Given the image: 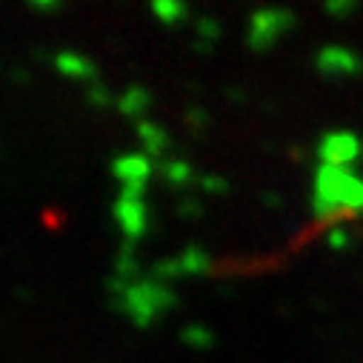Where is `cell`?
Masks as SVG:
<instances>
[{
    "mask_svg": "<svg viewBox=\"0 0 363 363\" xmlns=\"http://www.w3.org/2000/svg\"><path fill=\"white\" fill-rule=\"evenodd\" d=\"M55 69L63 74V77H72V80H86V83H98V69L92 60H86L83 55L72 52V49H63L55 55Z\"/></svg>",
    "mask_w": 363,
    "mask_h": 363,
    "instance_id": "obj_7",
    "label": "cell"
},
{
    "mask_svg": "<svg viewBox=\"0 0 363 363\" xmlns=\"http://www.w3.org/2000/svg\"><path fill=\"white\" fill-rule=\"evenodd\" d=\"M192 49H195L198 55H209V52H212V43H209V40H201V38H198V40L192 43Z\"/></svg>",
    "mask_w": 363,
    "mask_h": 363,
    "instance_id": "obj_27",
    "label": "cell"
},
{
    "mask_svg": "<svg viewBox=\"0 0 363 363\" xmlns=\"http://www.w3.org/2000/svg\"><path fill=\"white\" fill-rule=\"evenodd\" d=\"M157 174L169 184V189L180 192V189H186L192 184H198V177L192 172V166L184 160V157H163L157 160Z\"/></svg>",
    "mask_w": 363,
    "mask_h": 363,
    "instance_id": "obj_9",
    "label": "cell"
},
{
    "mask_svg": "<svg viewBox=\"0 0 363 363\" xmlns=\"http://www.w3.org/2000/svg\"><path fill=\"white\" fill-rule=\"evenodd\" d=\"M343 212L363 215V177L354 174V166L320 163L315 169L312 215L318 220H337Z\"/></svg>",
    "mask_w": 363,
    "mask_h": 363,
    "instance_id": "obj_1",
    "label": "cell"
},
{
    "mask_svg": "<svg viewBox=\"0 0 363 363\" xmlns=\"http://www.w3.org/2000/svg\"><path fill=\"white\" fill-rule=\"evenodd\" d=\"M198 189L209 192V195H226L229 192V180L220 174H201L198 177Z\"/></svg>",
    "mask_w": 363,
    "mask_h": 363,
    "instance_id": "obj_18",
    "label": "cell"
},
{
    "mask_svg": "<svg viewBox=\"0 0 363 363\" xmlns=\"http://www.w3.org/2000/svg\"><path fill=\"white\" fill-rule=\"evenodd\" d=\"M177 306V295L172 292L169 284L155 281L152 275L129 284L118 298H115V309L129 315V320L140 329H146L149 323H155L160 315L172 312Z\"/></svg>",
    "mask_w": 363,
    "mask_h": 363,
    "instance_id": "obj_2",
    "label": "cell"
},
{
    "mask_svg": "<svg viewBox=\"0 0 363 363\" xmlns=\"http://www.w3.org/2000/svg\"><path fill=\"white\" fill-rule=\"evenodd\" d=\"M318 157L332 166H354L363 160V140L354 132H326L318 140Z\"/></svg>",
    "mask_w": 363,
    "mask_h": 363,
    "instance_id": "obj_4",
    "label": "cell"
},
{
    "mask_svg": "<svg viewBox=\"0 0 363 363\" xmlns=\"http://www.w3.org/2000/svg\"><path fill=\"white\" fill-rule=\"evenodd\" d=\"M263 206H269V209H281V206H284V201H281V195L266 192V195H263Z\"/></svg>",
    "mask_w": 363,
    "mask_h": 363,
    "instance_id": "obj_26",
    "label": "cell"
},
{
    "mask_svg": "<svg viewBox=\"0 0 363 363\" xmlns=\"http://www.w3.org/2000/svg\"><path fill=\"white\" fill-rule=\"evenodd\" d=\"M315 69L323 77H343V74H360L363 72V60L346 49V46H323L315 57Z\"/></svg>",
    "mask_w": 363,
    "mask_h": 363,
    "instance_id": "obj_5",
    "label": "cell"
},
{
    "mask_svg": "<svg viewBox=\"0 0 363 363\" xmlns=\"http://www.w3.org/2000/svg\"><path fill=\"white\" fill-rule=\"evenodd\" d=\"M184 123L189 126V132H192L195 138H201L203 129L209 126V115H206V109H201V106H189V109L184 112Z\"/></svg>",
    "mask_w": 363,
    "mask_h": 363,
    "instance_id": "obj_16",
    "label": "cell"
},
{
    "mask_svg": "<svg viewBox=\"0 0 363 363\" xmlns=\"http://www.w3.org/2000/svg\"><path fill=\"white\" fill-rule=\"evenodd\" d=\"M152 169H157V166H155L146 155H138V152H132V155H121V157H115V163H112L115 177H121L123 184H135V180L146 184L149 174H152Z\"/></svg>",
    "mask_w": 363,
    "mask_h": 363,
    "instance_id": "obj_8",
    "label": "cell"
},
{
    "mask_svg": "<svg viewBox=\"0 0 363 363\" xmlns=\"http://www.w3.org/2000/svg\"><path fill=\"white\" fill-rule=\"evenodd\" d=\"M12 80H15V83H29V72L21 69V66H15V69H12Z\"/></svg>",
    "mask_w": 363,
    "mask_h": 363,
    "instance_id": "obj_28",
    "label": "cell"
},
{
    "mask_svg": "<svg viewBox=\"0 0 363 363\" xmlns=\"http://www.w3.org/2000/svg\"><path fill=\"white\" fill-rule=\"evenodd\" d=\"M174 209H177L180 218H186V220H195V218L203 215V203L195 201V198H180V201L174 203Z\"/></svg>",
    "mask_w": 363,
    "mask_h": 363,
    "instance_id": "obj_20",
    "label": "cell"
},
{
    "mask_svg": "<svg viewBox=\"0 0 363 363\" xmlns=\"http://www.w3.org/2000/svg\"><path fill=\"white\" fill-rule=\"evenodd\" d=\"M195 29H198V38H201V40L215 43V40L220 38V23L212 21V18H201V21L195 23Z\"/></svg>",
    "mask_w": 363,
    "mask_h": 363,
    "instance_id": "obj_21",
    "label": "cell"
},
{
    "mask_svg": "<svg viewBox=\"0 0 363 363\" xmlns=\"http://www.w3.org/2000/svg\"><path fill=\"white\" fill-rule=\"evenodd\" d=\"M226 98H229L232 104H243V101H246V92H243L240 86H232V89H226Z\"/></svg>",
    "mask_w": 363,
    "mask_h": 363,
    "instance_id": "obj_25",
    "label": "cell"
},
{
    "mask_svg": "<svg viewBox=\"0 0 363 363\" xmlns=\"http://www.w3.org/2000/svg\"><path fill=\"white\" fill-rule=\"evenodd\" d=\"M149 104H152V98H149V92H146L143 86H129L126 92L118 98V112H121L123 118L143 121V115H146Z\"/></svg>",
    "mask_w": 363,
    "mask_h": 363,
    "instance_id": "obj_11",
    "label": "cell"
},
{
    "mask_svg": "<svg viewBox=\"0 0 363 363\" xmlns=\"http://www.w3.org/2000/svg\"><path fill=\"white\" fill-rule=\"evenodd\" d=\"M32 55H35L38 60H43V57H46V52H43V49H32Z\"/></svg>",
    "mask_w": 363,
    "mask_h": 363,
    "instance_id": "obj_29",
    "label": "cell"
},
{
    "mask_svg": "<svg viewBox=\"0 0 363 363\" xmlns=\"http://www.w3.org/2000/svg\"><path fill=\"white\" fill-rule=\"evenodd\" d=\"M135 132H138V138L143 140V155L149 157V160H163L166 157V149H169V138H166V132L157 126V123H152V121H138L135 123Z\"/></svg>",
    "mask_w": 363,
    "mask_h": 363,
    "instance_id": "obj_10",
    "label": "cell"
},
{
    "mask_svg": "<svg viewBox=\"0 0 363 363\" xmlns=\"http://www.w3.org/2000/svg\"><path fill=\"white\" fill-rule=\"evenodd\" d=\"M177 263H180V269H184V275L198 278V275H206V269H209V255H206L203 246L192 243V246H186L184 252L177 255Z\"/></svg>",
    "mask_w": 363,
    "mask_h": 363,
    "instance_id": "obj_12",
    "label": "cell"
},
{
    "mask_svg": "<svg viewBox=\"0 0 363 363\" xmlns=\"http://www.w3.org/2000/svg\"><path fill=\"white\" fill-rule=\"evenodd\" d=\"M180 337H184L189 346H195V349H209L212 346V332L206 329V326H201V323H189L184 332H180Z\"/></svg>",
    "mask_w": 363,
    "mask_h": 363,
    "instance_id": "obj_15",
    "label": "cell"
},
{
    "mask_svg": "<svg viewBox=\"0 0 363 363\" xmlns=\"http://www.w3.org/2000/svg\"><path fill=\"white\" fill-rule=\"evenodd\" d=\"M26 4L32 9H38V12H57L63 0H26Z\"/></svg>",
    "mask_w": 363,
    "mask_h": 363,
    "instance_id": "obj_24",
    "label": "cell"
},
{
    "mask_svg": "<svg viewBox=\"0 0 363 363\" xmlns=\"http://www.w3.org/2000/svg\"><path fill=\"white\" fill-rule=\"evenodd\" d=\"M357 4L360 0H323V9L332 18H349L357 9Z\"/></svg>",
    "mask_w": 363,
    "mask_h": 363,
    "instance_id": "obj_19",
    "label": "cell"
},
{
    "mask_svg": "<svg viewBox=\"0 0 363 363\" xmlns=\"http://www.w3.org/2000/svg\"><path fill=\"white\" fill-rule=\"evenodd\" d=\"M298 26V18L284 9V6H275V9H257L249 21V32H246V46L252 52H266L272 49V43L278 40L281 32H289Z\"/></svg>",
    "mask_w": 363,
    "mask_h": 363,
    "instance_id": "obj_3",
    "label": "cell"
},
{
    "mask_svg": "<svg viewBox=\"0 0 363 363\" xmlns=\"http://www.w3.org/2000/svg\"><path fill=\"white\" fill-rule=\"evenodd\" d=\"M326 243L332 246V249H346L349 246V229H343V226H332L329 229V235H326Z\"/></svg>",
    "mask_w": 363,
    "mask_h": 363,
    "instance_id": "obj_22",
    "label": "cell"
},
{
    "mask_svg": "<svg viewBox=\"0 0 363 363\" xmlns=\"http://www.w3.org/2000/svg\"><path fill=\"white\" fill-rule=\"evenodd\" d=\"M146 192V184H140V180H135V184H123V192L121 198H132V201H140Z\"/></svg>",
    "mask_w": 363,
    "mask_h": 363,
    "instance_id": "obj_23",
    "label": "cell"
},
{
    "mask_svg": "<svg viewBox=\"0 0 363 363\" xmlns=\"http://www.w3.org/2000/svg\"><path fill=\"white\" fill-rule=\"evenodd\" d=\"M149 275H152L155 281H160V284H169V281L184 278V269H180L177 257H172V260H157V263L152 266V272H149Z\"/></svg>",
    "mask_w": 363,
    "mask_h": 363,
    "instance_id": "obj_14",
    "label": "cell"
},
{
    "mask_svg": "<svg viewBox=\"0 0 363 363\" xmlns=\"http://www.w3.org/2000/svg\"><path fill=\"white\" fill-rule=\"evenodd\" d=\"M115 220L126 232V240H138L146 232V226H149V209H146L143 201L118 198V203H115Z\"/></svg>",
    "mask_w": 363,
    "mask_h": 363,
    "instance_id": "obj_6",
    "label": "cell"
},
{
    "mask_svg": "<svg viewBox=\"0 0 363 363\" xmlns=\"http://www.w3.org/2000/svg\"><path fill=\"white\" fill-rule=\"evenodd\" d=\"M86 101L92 104V106H98V109H106V106L115 104V98L109 95V89L104 83H89L86 86Z\"/></svg>",
    "mask_w": 363,
    "mask_h": 363,
    "instance_id": "obj_17",
    "label": "cell"
},
{
    "mask_svg": "<svg viewBox=\"0 0 363 363\" xmlns=\"http://www.w3.org/2000/svg\"><path fill=\"white\" fill-rule=\"evenodd\" d=\"M152 12L166 26H177L180 21H186V4L184 0H152Z\"/></svg>",
    "mask_w": 363,
    "mask_h": 363,
    "instance_id": "obj_13",
    "label": "cell"
}]
</instances>
